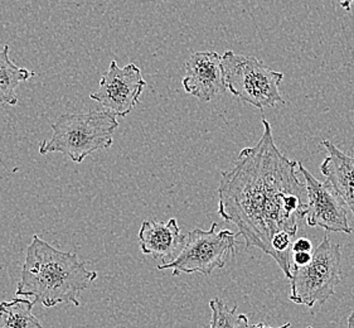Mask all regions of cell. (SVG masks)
I'll return each instance as SVG.
<instances>
[{
  "label": "cell",
  "mask_w": 354,
  "mask_h": 328,
  "mask_svg": "<svg viewBox=\"0 0 354 328\" xmlns=\"http://www.w3.org/2000/svg\"><path fill=\"white\" fill-rule=\"evenodd\" d=\"M259 143L240 152L234 168L221 173L217 214L239 228L246 249L257 248L291 279V239L308 210L306 187L297 176L299 162L279 149L270 122L262 119Z\"/></svg>",
  "instance_id": "cell-1"
},
{
  "label": "cell",
  "mask_w": 354,
  "mask_h": 328,
  "mask_svg": "<svg viewBox=\"0 0 354 328\" xmlns=\"http://www.w3.org/2000/svg\"><path fill=\"white\" fill-rule=\"evenodd\" d=\"M96 278L97 273L87 271L76 254L56 249L35 235L27 249L15 297L30 298L46 308L61 303L78 307L80 294Z\"/></svg>",
  "instance_id": "cell-2"
},
{
  "label": "cell",
  "mask_w": 354,
  "mask_h": 328,
  "mask_svg": "<svg viewBox=\"0 0 354 328\" xmlns=\"http://www.w3.org/2000/svg\"><path fill=\"white\" fill-rule=\"evenodd\" d=\"M50 128L53 134L39 144V154L61 153L75 163H82L88 156L113 145L119 122L102 109L62 115Z\"/></svg>",
  "instance_id": "cell-3"
},
{
  "label": "cell",
  "mask_w": 354,
  "mask_h": 328,
  "mask_svg": "<svg viewBox=\"0 0 354 328\" xmlns=\"http://www.w3.org/2000/svg\"><path fill=\"white\" fill-rule=\"evenodd\" d=\"M342 246L333 244L326 233L318 248L313 250L310 263L291 266V293L289 300L300 306H323L335 294L342 282Z\"/></svg>",
  "instance_id": "cell-4"
},
{
  "label": "cell",
  "mask_w": 354,
  "mask_h": 328,
  "mask_svg": "<svg viewBox=\"0 0 354 328\" xmlns=\"http://www.w3.org/2000/svg\"><path fill=\"white\" fill-rule=\"evenodd\" d=\"M227 90L257 109L283 102L279 91L283 75L274 71L259 58L227 51L222 56Z\"/></svg>",
  "instance_id": "cell-5"
},
{
  "label": "cell",
  "mask_w": 354,
  "mask_h": 328,
  "mask_svg": "<svg viewBox=\"0 0 354 328\" xmlns=\"http://www.w3.org/2000/svg\"><path fill=\"white\" fill-rule=\"evenodd\" d=\"M218 225L213 222L209 230L194 228L187 235L185 248L173 262L158 265L159 271H173V277L182 273L211 275L214 269H222L228 257H234L236 237L231 230H217Z\"/></svg>",
  "instance_id": "cell-6"
},
{
  "label": "cell",
  "mask_w": 354,
  "mask_h": 328,
  "mask_svg": "<svg viewBox=\"0 0 354 328\" xmlns=\"http://www.w3.org/2000/svg\"><path fill=\"white\" fill-rule=\"evenodd\" d=\"M145 86L147 82L136 64L120 67L116 61H111L100 80L99 89L90 95V99L115 116L125 118L139 104Z\"/></svg>",
  "instance_id": "cell-7"
},
{
  "label": "cell",
  "mask_w": 354,
  "mask_h": 328,
  "mask_svg": "<svg viewBox=\"0 0 354 328\" xmlns=\"http://www.w3.org/2000/svg\"><path fill=\"white\" fill-rule=\"evenodd\" d=\"M298 170L304 177L308 193L306 224L309 228H322L326 233L352 234L348 222L347 205L328 182H320L305 168L301 162Z\"/></svg>",
  "instance_id": "cell-8"
},
{
  "label": "cell",
  "mask_w": 354,
  "mask_h": 328,
  "mask_svg": "<svg viewBox=\"0 0 354 328\" xmlns=\"http://www.w3.org/2000/svg\"><path fill=\"white\" fill-rule=\"evenodd\" d=\"M182 85L187 93L202 101H211L226 91L222 56L217 52H196L185 62Z\"/></svg>",
  "instance_id": "cell-9"
},
{
  "label": "cell",
  "mask_w": 354,
  "mask_h": 328,
  "mask_svg": "<svg viewBox=\"0 0 354 328\" xmlns=\"http://www.w3.org/2000/svg\"><path fill=\"white\" fill-rule=\"evenodd\" d=\"M185 235L178 226L177 219L167 222L144 221L139 231V245L142 254L170 263L185 248Z\"/></svg>",
  "instance_id": "cell-10"
},
{
  "label": "cell",
  "mask_w": 354,
  "mask_h": 328,
  "mask_svg": "<svg viewBox=\"0 0 354 328\" xmlns=\"http://www.w3.org/2000/svg\"><path fill=\"white\" fill-rule=\"evenodd\" d=\"M328 157L320 165L326 181L339 194L354 216V156H348L329 140H323Z\"/></svg>",
  "instance_id": "cell-11"
},
{
  "label": "cell",
  "mask_w": 354,
  "mask_h": 328,
  "mask_svg": "<svg viewBox=\"0 0 354 328\" xmlns=\"http://www.w3.org/2000/svg\"><path fill=\"white\" fill-rule=\"evenodd\" d=\"M35 75V72L19 67L10 60L9 46L6 44L3 50H0V105L15 107L19 101L17 87Z\"/></svg>",
  "instance_id": "cell-12"
},
{
  "label": "cell",
  "mask_w": 354,
  "mask_h": 328,
  "mask_svg": "<svg viewBox=\"0 0 354 328\" xmlns=\"http://www.w3.org/2000/svg\"><path fill=\"white\" fill-rule=\"evenodd\" d=\"M35 302L17 297L0 303V328H42V323L33 314Z\"/></svg>",
  "instance_id": "cell-13"
},
{
  "label": "cell",
  "mask_w": 354,
  "mask_h": 328,
  "mask_svg": "<svg viewBox=\"0 0 354 328\" xmlns=\"http://www.w3.org/2000/svg\"><path fill=\"white\" fill-rule=\"evenodd\" d=\"M209 307L212 311L209 328L248 327V317L245 314H237V306L230 309L221 298H213L209 302Z\"/></svg>",
  "instance_id": "cell-14"
},
{
  "label": "cell",
  "mask_w": 354,
  "mask_h": 328,
  "mask_svg": "<svg viewBox=\"0 0 354 328\" xmlns=\"http://www.w3.org/2000/svg\"><path fill=\"white\" fill-rule=\"evenodd\" d=\"M292 253H313V244L306 237H300L295 240L291 246Z\"/></svg>",
  "instance_id": "cell-15"
},
{
  "label": "cell",
  "mask_w": 354,
  "mask_h": 328,
  "mask_svg": "<svg viewBox=\"0 0 354 328\" xmlns=\"http://www.w3.org/2000/svg\"><path fill=\"white\" fill-rule=\"evenodd\" d=\"M313 253H292L291 255V266H304V265L310 263L312 260Z\"/></svg>",
  "instance_id": "cell-16"
},
{
  "label": "cell",
  "mask_w": 354,
  "mask_h": 328,
  "mask_svg": "<svg viewBox=\"0 0 354 328\" xmlns=\"http://www.w3.org/2000/svg\"><path fill=\"white\" fill-rule=\"evenodd\" d=\"M291 326L290 322H288V323H285L283 326H280V327H270L268 325H265L263 322H260V323H257V325H254V326H250L248 325L246 328H289Z\"/></svg>",
  "instance_id": "cell-17"
},
{
  "label": "cell",
  "mask_w": 354,
  "mask_h": 328,
  "mask_svg": "<svg viewBox=\"0 0 354 328\" xmlns=\"http://www.w3.org/2000/svg\"><path fill=\"white\" fill-rule=\"evenodd\" d=\"M352 1L353 0H340V7L343 8L344 10H347V12H351Z\"/></svg>",
  "instance_id": "cell-18"
},
{
  "label": "cell",
  "mask_w": 354,
  "mask_h": 328,
  "mask_svg": "<svg viewBox=\"0 0 354 328\" xmlns=\"http://www.w3.org/2000/svg\"><path fill=\"white\" fill-rule=\"evenodd\" d=\"M347 328H354V312L349 314V317H348Z\"/></svg>",
  "instance_id": "cell-19"
},
{
  "label": "cell",
  "mask_w": 354,
  "mask_h": 328,
  "mask_svg": "<svg viewBox=\"0 0 354 328\" xmlns=\"http://www.w3.org/2000/svg\"><path fill=\"white\" fill-rule=\"evenodd\" d=\"M306 328H313L312 326H309V327H306Z\"/></svg>",
  "instance_id": "cell-20"
}]
</instances>
